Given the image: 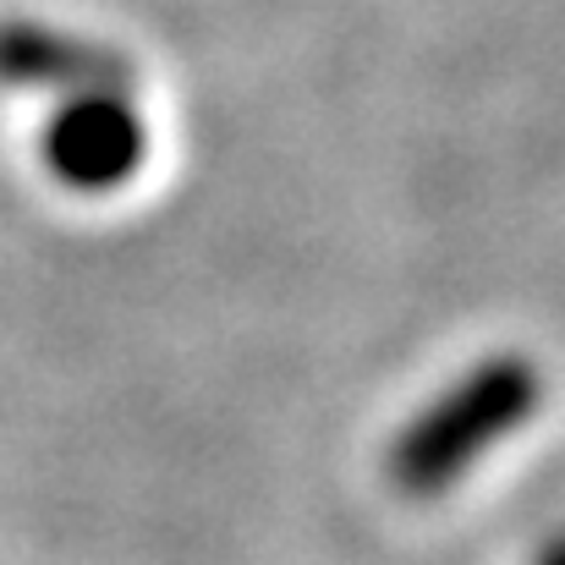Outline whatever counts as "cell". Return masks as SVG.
I'll use <instances>...</instances> for the list:
<instances>
[{"instance_id":"3","label":"cell","mask_w":565,"mask_h":565,"mask_svg":"<svg viewBox=\"0 0 565 565\" xmlns=\"http://www.w3.org/2000/svg\"><path fill=\"white\" fill-rule=\"evenodd\" d=\"M0 83L44 88L61 99L132 94L138 66L116 44H94V39L50 28V22H0Z\"/></svg>"},{"instance_id":"2","label":"cell","mask_w":565,"mask_h":565,"mask_svg":"<svg viewBox=\"0 0 565 565\" xmlns=\"http://www.w3.org/2000/svg\"><path fill=\"white\" fill-rule=\"evenodd\" d=\"M39 154L61 188L116 192L143 166L149 132L127 94H77L44 121Z\"/></svg>"},{"instance_id":"4","label":"cell","mask_w":565,"mask_h":565,"mask_svg":"<svg viewBox=\"0 0 565 565\" xmlns=\"http://www.w3.org/2000/svg\"><path fill=\"white\" fill-rule=\"evenodd\" d=\"M539 565H565V539H555V544L539 555Z\"/></svg>"},{"instance_id":"1","label":"cell","mask_w":565,"mask_h":565,"mask_svg":"<svg viewBox=\"0 0 565 565\" xmlns=\"http://www.w3.org/2000/svg\"><path fill=\"white\" fill-rule=\"evenodd\" d=\"M544 401V374L505 352L478 363L456 390H445L390 450V478L406 494H434L456 483L489 445L516 434Z\"/></svg>"}]
</instances>
